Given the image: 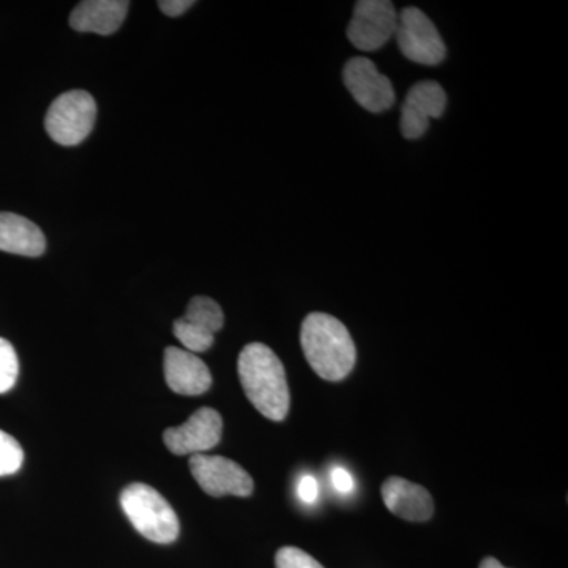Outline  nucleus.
<instances>
[{"instance_id": "f257e3e1", "label": "nucleus", "mask_w": 568, "mask_h": 568, "mask_svg": "<svg viewBox=\"0 0 568 568\" xmlns=\"http://www.w3.org/2000/svg\"><path fill=\"white\" fill-rule=\"evenodd\" d=\"M237 368L252 405L268 420H284L290 413L291 396L278 355L263 343H252L239 355Z\"/></svg>"}, {"instance_id": "f03ea898", "label": "nucleus", "mask_w": 568, "mask_h": 568, "mask_svg": "<svg viewBox=\"0 0 568 568\" xmlns=\"http://www.w3.org/2000/svg\"><path fill=\"white\" fill-rule=\"evenodd\" d=\"M302 349L313 372L325 381H342L357 361L354 339L346 325L327 313L305 317L301 331Z\"/></svg>"}, {"instance_id": "7ed1b4c3", "label": "nucleus", "mask_w": 568, "mask_h": 568, "mask_svg": "<svg viewBox=\"0 0 568 568\" xmlns=\"http://www.w3.org/2000/svg\"><path fill=\"white\" fill-rule=\"evenodd\" d=\"M121 507L133 528L155 544H173L181 532L174 508L149 485H129L121 493Z\"/></svg>"}, {"instance_id": "20e7f679", "label": "nucleus", "mask_w": 568, "mask_h": 568, "mask_svg": "<svg viewBox=\"0 0 568 568\" xmlns=\"http://www.w3.org/2000/svg\"><path fill=\"white\" fill-rule=\"evenodd\" d=\"M97 119V103L89 92L70 91L51 103L44 118V129L58 144H81L91 134Z\"/></svg>"}, {"instance_id": "39448f33", "label": "nucleus", "mask_w": 568, "mask_h": 568, "mask_svg": "<svg viewBox=\"0 0 568 568\" xmlns=\"http://www.w3.org/2000/svg\"><path fill=\"white\" fill-rule=\"evenodd\" d=\"M399 51L410 62L437 65L446 59L447 48L432 20L417 7H406L396 21Z\"/></svg>"}, {"instance_id": "423d86ee", "label": "nucleus", "mask_w": 568, "mask_h": 568, "mask_svg": "<svg viewBox=\"0 0 568 568\" xmlns=\"http://www.w3.org/2000/svg\"><path fill=\"white\" fill-rule=\"evenodd\" d=\"M190 470L201 489L212 497H246L254 489L253 478L244 467L219 455H193Z\"/></svg>"}, {"instance_id": "0eeeda50", "label": "nucleus", "mask_w": 568, "mask_h": 568, "mask_svg": "<svg viewBox=\"0 0 568 568\" xmlns=\"http://www.w3.org/2000/svg\"><path fill=\"white\" fill-rule=\"evenodd\" d=\"M395 6L388 0H361L355 3L353 20L347 26V39L357 50H379L395 36Z\"/></svg>"}, {"instance_id": "6e6552de", "label": "nucleus", "mask_w": 568, "mask_h": 568, "mask_svg": "<svg viewBox=\"0 0 568 568\" xmlns=\"http://www.w3.org/2000/svg\"><path fill=\"white\" fill-rule=\"evenodd\" d=\"M224 315L222 306L211 297L197 295L190 301L185 315L175 320V338L190 353H205L215 342L216 332L222 331Z\"/></svg>"}, {"instance_id": "1a4fd4ad", "label": "nucleus", "mask_w": 568, "mask_h": 568, "mask_svg": "<svg viewBox=\"0 0 568 568\" xmlns=\"http://www.w3.org/2000/svg\"><path fill=\"white\" fill-rule=\"evenodd\" d=\"M223 418L212 407H201L190 416L185 424L173 426L164 432V446L171 454L201 455L222 440Z\"/></svg>"}, {"instance_id": "9d476101", "label": "nucleus", "mask_w": 568, "mask_h": 568, "mask_svg": "<svg viewBox=\"0 0 568 568\" xmlns=\"http://www.w3.org/2000/svg\"><path fill=\"white\" fill-rule=\"evenodd\" d=\"M343 80L355 102L369 112L390 110L395 91L390 80L379 73L376 63L368 58H353L345 65Z\"/></svg>"}, {"instance_id": "9b49d317", "label": "nucleus", "mask_w": 568, "mask_h": 568, "mask_svg": "<svg viewBox=\"0 0 568 568\" xmlns=\"http://www.w3.org/2000/svg\"><path fill=\"white\" fill-rule=\"evenodd\" d=\"M447 106V95L436 81H420L407 92L402 108V129L406 140L424 136L432 119H439Z\"/></svg>"}, {"instance_id": "f8f14e48", "label": "nucleus", "mask_w": 568, "mask_h": 568, "mask_svg": "<svg viewBox=\"0 0 568 568\" xmlns=\"http://www.w3.org/2000/svg\"><path fill=\"white\" fill-rule=\"evenodd\" d=\"M164 379L174 394L203 395L212 386L209 366L190 351L170 346L164 349Z\"/></svg>"}, {"instance_id": "ddd939ff", "label": "nucleus", "mask_w": 568, "mask_h": 568, "mask_svg": "<svg viewBox=\"0 0 568 568\" xmlns=\"http://www.w3.org/2000/svg\"><path fill=\"white\" fill-rule=\"evenodd\" d=\"M384 504L396 517L407 521H426L433 517L435 503L428 491L420 485L402 477H390L384 481Z\"/></svg>"}, {"instance_id": "4468645a", "label": "nucleus", "mask_w": 568, "mask_h": 568, "mask_svg": "<svg viewBox=\"0 0 568 568\" xmlns=\"http://www.w3.org/2000/svg\"><path fill=\"white\" fill-rule=\"evenodd\" d=\"M130 3L126 0H85L70 14V26L78 32L111 36L121 28Z\"/></svg>"}, {"instance_id": "2eb2a0df", "label": "nucleus", "mask_w": 568, "mask_h": 568, "mask_svg": "<svg viewBox=\"0 0 568 568\" xmlns=\"http://www.w3.org/2000/svg\"><path fill=\"white\" fill-rule=\"evenodd\" d=\"M44 250L47 239L36 223L17 213L0 212V252L37 257Z\"/></svg>"}, {"instance_id": "dca6fc26", "label": "nucleus", "mask_w": 568, "mask_h": 568, "mask_svg": "<svg viewBox=\"0 0 568 568\" xmlns=\"http://www.w3.org/2000/svg\"><path fill=\"white\" fill-rule=\"evenodd\" d=\"M24 452L21 444L0 429V477L11 476L21 469Z\"/></svg>"}, {"instance_id": "f3484780", "label": "nucleus", "mask_w": 568, "mask_h": 568, "mask_svg": "<svg viewBox=\"0 0 568 568\" xmlns=\"http://www.w3.org/2000/svg\"><path fill=\"white\" fill-rule=\"evenodd\" d=\"M20 362L17 351L6 338H0V394H7L17 384Z\"/></svg>"}, {"instance_id": "a211bd4d", "label": "nucleus", "mask_w": 568, "mask_h": 568, "mask_svg": "<svg viewBox=\"0 0 568 568\" xmlns=\"http://www.w3.org/2000/svg\"><path fill=\"white\" fill-rule=\"evenodd\" d=\"M275 566L276 568H324L304 549L295 547L280 549L275 556Z\"/></svg>"}, {"instance_id": "6ab92c4d", "label": "nucleus", "mask_w": 568, "mask_h": 568, "mask_svg": "<svg viewBox=\"0 0 568 568\" xmlns=\"http://www.w3.org/2000/svg\"><path fill=\"white\" fill-rule=\"evenodd\" d=\"M331 480L335 491L339 493V495H349V493L354 491L355 480L346 467H334V469H332Z\"/></svg>"}, {"instance_id": "aec40b11", "label": "nucleus", "mask_w": 568, "mask_h": 568, "mask_svg": "<svg viewBox=\"0 0 568 568\" xmlns=\"http://www.w3.org/2000/svg\"><path fill=\"white\" fill-rule=\"evenodd\" d=\"M297 496L304 504H315L320 499V484L316 478L310 474L301 477L297 484Z\"/></svg>"}, {"instance_id": "412c9836", "label": "nucleus", "mask_w": 568, "mask_h": 568, "mask_svg": "<svg viewBox=\"0 0 568 568\" xmlns=\"http://www.w3.org/2000/svg\"><path fill=\"white\" fill-rule=\"evenodd\" d=\"M194 2L192 0H160L159 7L168 17H181L186 10L192 9Z\"/></svg>"}, {"instance_id": "4be33fe9", "label": "nucleus", "mask_w": 568, "mask_h": 568, "mask_svg": "<svg viewBox=\"0 0 568 568\" xmlns=\"http://www.w3.org/2000/svg\"><path fill=\"white\" fill-rule=\"evenodd\" d=\"M480 568H506L499 560L495 558H487L481 560Z\"/></svg>"}]
</instances>
